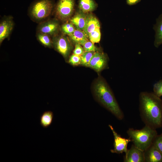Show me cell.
<instances>
[{
    "label": "cell",
    "instance_id": "cell-4",
    "mask_svg": "<svg viewBox=\"0 0 162 162\" xmlns=\"http://www.w3.org/2000/svg\"><path fill=\"white\" fill-rule=\"evenodd\" d=\"M54 6L52 0H35L28 8V15L32 21L40 23L50 16Z\"/></svg>",
    "mask_w": 162,
    "mask_h": 162
},
{
    "label": "cell",
    "instance_id": "cell-25",
    "mask_svg": "<svg viewBox=\"0 0 162 162\" xmlns=\"http://www.w3.org/2000/svg\"><path fill=\"white\" fill-rule=\"evenodd\" d=\"M84 52H95L96 49L93 43L89 40L83 45Z\"/></svg>",
    "mask_w": 162,
    "mask_h": 162
},
{
    "label": "cell",
    "instance_id": "cell-7",
    "mask_svg": "<svg viewBox=\"0 0 162 162\" xmlns=\"http://www.w3.org/2000/svg\"><path fill=\"white\" fill-rule=\"evenodd\" d=\"M109 126L113 133L114 138V148L111 150V152L118 154L123 152L126 154L128 150V145L131 141V139L130 138L126 139L122 137L115 131L112 126L109 125Z\"/></svg>",
    "mask_w": 162,
    "mask_h": 162
},
{
    "label": "cell",
    "instance_id": "cell-2",
    "mask_svg": "<svg viewBox=\"0 0 162 162\" xmlns=\"http://www.w3.org/2000/svg\"><path fill=\"white\" fill-rule=\"evenodd\" d=\"M94 96L98 101L116 118L122 120L124 114L108 84L104 79L99 78L94 86Z\"/></svg>",
    "mask_w": 162,
    "mask_h": 162
},
{
    "label": "cell",
    "instance_id": "cell-14",
    "mask_svg": "<svg viewBox=\"0 0 162 162\" xmlns=\"http://www.w3.org/2000/svg\"><path fill=\"white\" fill-rule=\"evenodd\" d=\"M154 29L155 32L154 45L158 48L162 44V14L157 19Z\"/></svg>",
    "mask_w": 162,
    "mask_h": 162
},
{
    "label": "cell",
    "instance_id": "cell-22",
    "mask_svg": "<svg viewBox=\"0 0 162 162\" xmlns=\"http://www.w3.org/2000/svg\"><path fill=\"white\" fill-rule=\"evenodd\" d=\"M75 29L74 25L71 22L64 23L61 27V30L63 34L68 35L72 34Z\"/></svg>",
    "mask_w": 162,
    "mask_h": 162
},
{
    "label": "cell",
    "instance_id": "cell-6",
    "mask_svg": "<svg viewBox=\"0 0 162 162\" xmlns=\"http://www.w3.org/2000/svg\"><path fill=\"white\" fill-rule=\"evenodd\" d=\"M53 46L55 49L65 58H67L72 49V46L68 38L61 35L54 36L52 39Z\"/></svg>",
    "mask_w": 162,
    "mask_h": 162
},
{
    "label": "cell",
    "instance_id": "cell-28",
    "mask_svg": "<svg viewBox=\"0 0 162 162\" xmlns=\"http://www.w3.org/2000/svg\"><path fill=\"white\" fill-rule=\"evenodd\" d=\"M140 0H126L127 4L130 5H134L138 2Z\"/></svg>",
    "mask_w": 162,
    "mask_h": 162
},
{
    "label": "cell",
    "instance_id": "cell-5",
    "mask_svg": "<svg viewBox=\"0 0 162 162\" xmlns=\"http://www.w3.org/2000/svg\"><path fill=\"white\" fill-rule=\"evenodd\" d=\"M75 4V0H58L54 8L56 18L62 21L68 20L73 14Z\"/></svg>",
    "mask_w": 162,
    "mask_h": 162
},
{
    "label": "cell",
    "instance_id": "cell-20",
    "mask_svg": "<svg viewBox=\"0 0 162 162\" xmlns=\"http://www.w3.org/2000/svg\"><path fill=\"white\" fill-rule=\"evenodd\" d=\"M95 52H84L81 56L80 64L88 67L90 62Z\"/></svg>",
    "mask_w": 162,
    "mask_h": 162
},
{
    "label": "cell",
    "instance_id": "cell-26",
    "mask_svg": "<svg viewBox=\"0 0 162 162\" xmlns=\"http://www.w3.org/2000/svg\"><path fill=\"white\" fill-rule=\"evenodd\" d=\"M68 62L73 65L80 64L81 56L73 54L70 57Z\"/></svg>",
    "mask_w": 162,
    "mask_h": 162
},
{
    "label": "cell",
    "instance_id": "cell-11",
    "mask_svg": "<svg viewBox=\"0 0 162 162\" xmlns=\"http://www.w3.org/2000/svg\"><path fill=\"white\" fill-rule=\"evenodd\" d=\"M124 161V162H145L144 151L133 144L125 154Z\"/></svg>",
    "mask_w": 162,
    "mask_h": 162
},
{
    "label": "cell",
    "instance_id": "cell-13",
    "mask_svg": "<svg viewBox=\"0 0 162 162\" xmlns=\"http://www.w3.org/2000/svg\"><path fill=\"white\" fill-rule=\"evenodd\" d=\"M100 28V22L97 18L92 14H87L84 31L87 36L96 28Z\"/></svg>",
    "mask_w": 162,
    "mask_h": 162
},
{
    "label": "cell",
    "instance_id": "cell-18",
    "mask_svg": "<svg viewBox=\"0 0 162 162\" xmlns=\"http://www.w3.org/2000/svg\"><path fill=\"white\" fill-rule=\"evenodd\" d=\"M53 113L51 111L44 112L41 115L40 119V124L44 128H47L52 123Z\"/></svg>",
    "mask_w": 162,
    "mask_h": 162
},
{
    "label": "cell",
    "instance_id": "cell-9",
    "mask_svg": "<svg viewBox=\"0 0 162 162\" xmlns=\"http://www.w3.org/2000/svg\"><path fill=\"white\" fill-rule=\"evenodd\" d=\"M108 59L103 52H95L91 60L88 67L99 72L107 67Z\"/></svg>",
    "mask_w": 162,
    "mask_h": 162
},
{
    "label": "cell",
    "instance_id": "cell-23",
    "mask_svg": "<svg viewBox=\"0 0 162 162\" xmlns=\"http://www.w3.org/2000/svg\"><path fill=\"white\" fill-rule=\"evenodd\" d=\"M153 93L158 96H162V80L154 84L153 88Z\"/></svg>",
    "mask_w": 162,
    "mask_h": 162
},
{
    "label": "cell",
    "instance_id": "cell-16",
    "mask_svg": "<svg viewBox=\"0 0 162 162\" xmlns=\"http://www.w3.org/2000/svg\"><path fill=\"white\" fill-rule=\"evenodd\" d=\"M69 36L70 39L75 44H79L82 46L88 40V37L84 31L76 29Z\"/></svg>",
    "mask_w": 162,
    "mask_h": 162
},
{
    "label": "cell",
    "instance_id": "cell-19",
    "mask_svg": "<svg viewBox=\"0 0 162 162\" xmlns=\"http://www.w3.org/2000/svg\"><path fill=\"white\" fill-rule=\"evenodd\" d=\"M36 36L38 41L45 47L49 48L53 47L52 40L50 36L36 32Z\"/></svg>",
    "mask_w": 162,
    "mask_h": 162
},
{
    "label": "cell",
    "instance_id": "cell-24",
    "mask_svg": "<svg viewBox=\"0 0 162 162\" xmlns=\"http://www.w3.org/2000/svg\"><path fill=\"white\" fill-rule=\"evenodd\" d=\"M153 144L162 153V134L157 135L153 141Z\"/></svg>",
    "mask_w": 162,
    "mask_h": 162
},
{
    "label": "cell",
    "instance_id": "cell-15",
    "mask_svg": "<svg viewBox=\"0 0 162 162\" xmlns=\"http://www.w3.org/2000/svg\"><path fill=\"white\" fill-rule=\"evenodd\" d=\"M87 14L81 11L76 14L70 20L76 29L84 31Z\"/></svg>",
    "mask_w": 162,
    "mask_h": 162
},
{
    "label": "cell",
    "instance_id": "cell-1",
    "mask_svg": "<svg viewBox=\"0 0 162 162\" xmlns=\"http://www.w3.org/2000/svg\"><path fill=\"white\" fill-rule=\"evenodd\" d=\"M139 109L145 124L154 129L162 127V100L153 92H142L139 95Z\"/></svg>",
    "mask_w": 162,
    "mask_h": 162
},
{
    "label": "cell",
    "instance_id": "cell-27",
    "mask_svg": "<svg viewBox=\"0 0 162 162\" xmlns=\"http://www.w3.org/2000/svg\"><path fill=\"white\" fill-rule=\"evenodd\" d=\"M80 44H76L75 47L73 52L74 54L81 56L84 52V51L83 47Z\"/></svg>",
    "mask_w": 162,
    "mask_h": 162
},
{
    "label": "cell",
    "instance_id": "cell-8",
    "mask_svg": "<svg viewBox=\"0 0 162 162\" xmlns=\"http://www.w3.org/2000/svg\"><path fill=\"white\" fill-rule=\"evenodd\" d=\"M59 26L57 20L47 19L39 23L37 28V32L46 34L51 37L57 33Z\"/></svg>",
    "mask_w": 162,
    "mask_h": 162
},
{
    "label": "cell",
    "instance_id": "cell-10",
    "mask_svg": "<svg viewBox=\"0 0 162 162\" xmlns=\"http://www.w3.org/2000/svg\"><path fill=\"white\" fill-rule=\"evenodd\" d=\"M14 26L13 17L4 16L0 22V44L10 35Z\"/></svg>",
    "mask_w": 162,
    "mask_h": 162
},
{
    "label": "cell",
    "instance_id": "cell-21",
    "mask_svg": "<svg viewBox=\"0 0 162 162\" xmlns=\"http://www.w3.org/2000/svg\"><path fill=\"white\" fill-rule=\"evenodd\" d=\"M88 37L90 41L94 44L99 42L101 38L100 28H96L90 33Z\"/></svg>",
    "mask_w": 162,
    "mask_h": 162
},
{
    "label": "cell",
    "instance_id": "cell-3",
    "mask_svg": "<svg viewBox=\"0 0 162 162\" xmlns=\"http://www.w3.org/2000/svg\"><path fill=\"white\" fill-rule=\"evenodd\" d=\"M127 133L134 145L143 151L153 143L158 135L156 129L147 125L139 130L130 128Z\"/></svg>",
    "mask_w": 162,
    "mask_h": 162
},
{
    "label": "cell",
    "instance_id": "cell-17",
    "mask_svg": "<svg viewBox=\"0 0 162 162\" xmlns=\"http://www.w3.org/2000/svg\"><path fill=\"white\" fill-rule=\"evenodd\" d=\"M97 4L94 0H79L78 8L80 11L86 14L94 11Z\"/></svg>",
    "mask_w": 162,
    "mask_h": 162
},
{
    "label": "cell",
    "instance_id": "cell-12",
    "mask_svg": "<svg viewBox=\"0 0 162 162\" xmlns=\"http://www.w3.org/2000/svg\"><path fill=\"white\" fill-rule=\"evenodd\" d=\"M145 162H162V153L153 143L144 151Z\"/></svg>",
    "mask_w": 162,
    "mask_h": 162
}]
</instances>
